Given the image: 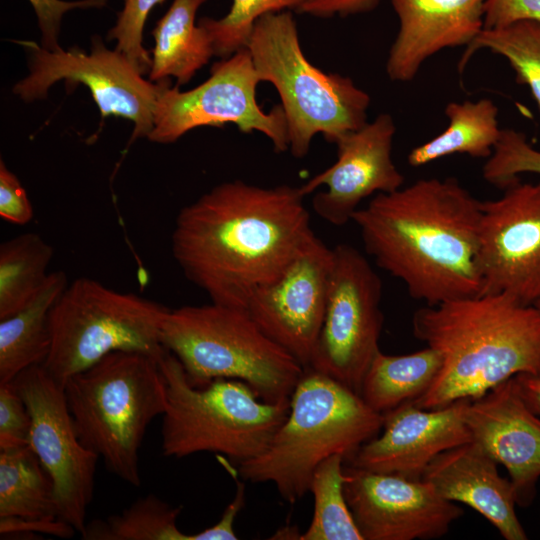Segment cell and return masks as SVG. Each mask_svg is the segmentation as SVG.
Listing matches in <instances>:
<instances>
[{
    "label": "cell",
    "mask_w": 540,
    "mask_h": 540,
    "mask_svg": "<svg viewBox=\"0 0 540 540\" xmlns=\"http://www.w3.org/2000/svg\"><path fill=\"white\" fill-rule=\"evenodd\" d=\"M304 198L286 184L223 182L180 210L172 255L211 302L246 308L314 234Z\"/></svg>",
    "instance_id": "cell-1"
},
{
    "label": "cell",
    "mask_w": 540,
    "mask_h": 540,
    "mask_svg": "<svg viewBox=\"0 0 540 540\" xmlns=\"http://www.w3.org/2000/svg\"><path fill=\"white\" fill-rule=\"evenodd\" d=\"M482 201L457 178H422L353 215L366 252L425 305L482 293Z\"/></svg>",
    "instance_id": "cell-2"
},
{
    "label": "cell",
    "mask_w": 540,
    "mask_h": 540,
    "mask_svg": "<svg viewBox=\"0 0 540 540\" xmlns=\"http://www.w3.org/2000/svg\"><path fill=\"white\" fill-rule=\"evenodd\" d=\"M414 336L436 350L441 368L412 403L437 409L481 398L517 375L540 376V311L506 294L484 293L425 305Z\"/></svg>",
    "instance_id": "cell-3"
},
{
    "label": "cell",
    "mask_w": 540,
    "mask_h": 540,
    "mask_svg": "<svg viewBox=\"0 0 540 540\" xmlns=\"http://www.w3.org/2000/svg\"><path fill=\"white\" fill-rule=\"evenodd\" d=\"M383 414L338 381L306 368L290 397L289 413L265 450L238 465L252 483H272L293 504L307 492L315 469L339 454L350 461L378 435Z\"/></svg>",
    "instance_id": "cell-4"
},
{
    "label": "cell",
    "mask_w": 540,
    "mask_h": 540,
    "mask_svg": "<svg viewBox=\"0 0 540 540\" xmlns=\"http://www.w3.org/2000/svg\"><path fill=\"white\" fill-rule=\"evenodd\" d=\"M64 392L83 445L110 472L139 487V450L146 429L167 406L159 359L137 351L112 352L71 376Z\"/></svg>",
    "instance_id": "cell-5"
},
{
    "label": "cell",
    "mask_w": 540,
    "mask_h": 540,
    "mask_svg": "<svg viewBox=\"0 0 540 540\" xmlns=\"http://www.w3.org/2000/svg\"><path fill=\"white\" fill-rule=\"evenodd\" d=\"M160 338L195 387L236 379L266 402H283L290 400L305 371L242 307L210 302L169 309Z\"/></svg>",
    "instance_id": "cell-6"
},
{
    "label": "cell",
    "mask_w": 540,
    "mask_h": 540,
    "mask_svg": "<svg viewBox=\"0 0 540 540\" xmlns=\"http://www.w3.org/2000/svg\"><path fill=\"white\" fill-rule=\"evenodd\" d=\"M246 48L261 82L279 94L295 158L308 154L317 134L336 144L367 123L369 94L350 77L326 73L306 58L291 11L260 17Z\"/></svg>",
    "instance_id": "cell-7"
},
{
    "label": "cell",
    "mask_w": 540,
    "mask_h": 540,
    "mask_svg": "<svg viewBox=\"0 0 540 540\" xmlns=\"http://www.w3.org/2000/svg\"><path fill=\"white\" fill-rule=\"evenodd\" d=\"M159 363L167 384L161 428L166 457L214 452L239 465L265 450L289 413L290 400L266 402L240 380L191 385L182 364L167 349Z\"/></svg>",
    "instance_id": "cell-8"
},
{
    "label": "cell",
    "mask_w": 540,
    "mask_h": 540,
    "mask_svg": "<svg viewBox=\"0 0 540 540\" xmlns=\"http://www.w3.org/2000/svg\"><path fill=\"white\" fill-rule=\"evenodd\" d=\"M164 305L81 277L70 283L50 312L51 348L42 364L64 387L66 381L115 351H137L159 359L166 348Z\"/></svg>",
    "instance_id": "cell-9"
},
{
    "label": "cell",
    "mask_w": 540,
    "mask_h": 540,
    "mask_svg": "<svg viewBox=\"0 0 540 540\" xmlns=\"http://www.w3.org/2000/svg\"><path fill=\"white\" fill-rule=\"evenodd\" d=\"M260 82L246 47L215 62L209 78L193 89L180 91L167 82L159 94L148 139L167 144L195 128L233 124L245 134H264L278 153L289 150L285 112L281 104L269 112L258 105Z\"/></svg>",
    "instance_id": "cell-10"
},
{
    "label": "cell",
    "mask_w": 540,
    "mask_h": 540,
    "mask_svg": "<svg viewBox=\"0 0 540 540\" xmlns=\"http://www.w3.org/2000/svg\"><path fill=\"white\" fill-rule=\"evenodd\" d=\"M381 299L382 281L366 257L349 244L333 247L325 316L308 368L360 395L380 351Z\"/></svg>",
    "instance_id": "cell-11"
},
{
    "label": "cell",
    "mask_w": 540,
    "mask_h": 540,
    "mask_svg": "<svg viewBox=\"0 0 540 540\" xmlns=\"http://www.w3.org/2000/svg\"><path fill=\"white\" fill-rule=\"evenodd\" d=\"M20 43L30 53L29 74L13 88L22 100L44 98L59 80L83 84L103 118L115 116L133 122L132 140L151 133L157 100L169 79L156 83L144 79L124 54L106 49L101 42L90 53L77 48L50 51L32 41Z\"/></svg>",
    "instance_id": "cell-12"
},
{
    "label": "cell",
    "mask_w": 540,
    "mask_h": 540,
    "mask_svg": "<svg viewBox=\"0 0 540 540\" xmlns=\"http://www.w3.org/2000/svg\"><path fill=\"white\" fill-rule=\"evenodd\" d=\"M11 382L31 416L28 445L52 480L58 517L81 534L93 498L99 456L81 442L64 387L42 365L23 370Z\"/></svg>",
    "instance_id": "cell-13"
},
{
    "label": "cell",
    "mask_w": 540,
    "mask_h": 540,
    "mask_svg": "<svg viewBox=\"0 0 540 540\" xmlns=\"http://www.w3.org/2000/svg\"><path fill=\"white\" fill-rule=\"evenodd\" d=\"M503 190L481 204V294H506L534 305L540 300V182L517 179Z\"/></svg>",
    "instance_id": "cell-14"
},
{
    "label": "cell",
    "mask_w": 540,
    "mask_h": 540,
    "mask_svg": "<svg viewBox=\"0 0 540 540\" xmlns=\"http://www.w3.org/2000/svg\"><path fill=\"white\" fill-rule=\"evenodd\" d=\"M333 264V248L315 233L284 271L259 287L246 309L259 328L305 369L322 328Z\"/></svg>",
    "instance_id": "cell-15"
},
{
    "label": "cell",
    "mask_w": 540,
    "mask_h": 540,
    "mask_svg": "<svg viewBox=\"0 0 540 540\" xmlns=\"http://www.w3.org/2000/svg\"><path fill=\"white\" fill-rule=\"evenodd\" d=\"M345 497L363 540L435 539L463 515L424 479L344 466Z\"/></svg>",
    "instance_id": "cell-16"
},
{
    "label": "cell",
    "mask_w": 540,
    "mask_h": 540,
    "mask_svg": "<svg viewBox=\"0 0 540 540\" xmlns=\"http://www.w3.org/2000/svg\"><path fill=\"white\" fill-rule=\"evenodd\" d=\"M395 133L393 117L381 113L336 143V161L299 186L305 197L326 187L312 199V209L321 219L343 226L352 221L363 200L403 186L404 176L392 157Z\"/></svg>",
    "instance_id": "cell-17"
},
{
    "label": "cell",
    "mask_w": 540,
    "mask_h": 540,
    "mask_svg": "<svg viewBox=\"0 0 540 540\" xmlns=\"http://www.w3.org/2000/svg\"><path fill=\"white\" fill-rule=\"evenodd\" d=\"M467 401L437 409H423L407 402L383 414L382 434L363 444L349 465L421 479L439 454L472 441L463 417Z\"/></svg>",
    "instance_id": "cell-18"
},
{
    "label": "cell",
    "mask_w": 540,
    "mask_h": 540,
    "mask_svg": "<svg viewBox=\"0 0 540 540\" xmlns=\"http://www.w3.org/2000/svg\"><path fill=\"white\" fill-rule=\"evenodd\" d=\"M463 417L472 440L508 471L517 504L530 505L540 479V417L515 378L468 400Z\"/></svg>",
    "instance_id": "cell-19"
},
{
    "label": "cell",
    "mask_w": 540,
    "mask_h": 540,
    "mask_svg": "<svg viewBox=\"0 0 540 540\" xmlns=\"http://www.w3.org/2000/svg\"><path fill=\"white\" fill-rule=\"evenodd\" d=\"M485 1L390 0L399 28L386 61L389 79L409 82L436 53L472 43L484 29Z\"/></svg>",
    "instance_id": "cell-20"
},
{
    "label": "cell",
    "mask_w": 540,
    "mask_h": 540,
    "mask_svg": "<svg viewBox=\"0 0 540 540\" xmlns=\"http://www.w3.org/2000/svg\"><path fill=\"white\" fill-rule=\"evenodd\" d=\"M497 462L475 441L439 454L425 469L422 479L452 502L473 508L486 518L506 540L528 538L515 505L510 480L500 476Z\"/></svg>",
    "instance_id": "cell-21"
},
{
    "label": "cell",
    "mask_w": 540,
    "mask_h": 540,
    "mask_svg": "<svg viewBox=\"0 0 540 540\" xmlns=\"http://www.w3.org/2000/svg\"><path fill=\"white\" fill-rule=\"evenodd\" d=\"M68 286L63 271L50 272L34 297L18 312L0 321V384L23 370L42 365L51 348L50 312Z\"/></svg>",
    "instance_id": "cell-22"
},
{
    "label": "cell",
    "mask_w": 540,
    "mask_h": 540,
    "mask_svg": "<svg viewBox=\"0 0 540 540\" xmlns=\"http://www.w3.org/2000/svg\"><path fill=\"white\" fill-rule=\"evenodd\" d=\"M207 0H174L153 30L150 81L169 77L177 86L188 83L215 56L207 31L196 22L199 8Z\"/></svg>",
    "instance_id": "cell-23"
},
{
    "label": "cell",
    "mask_w": 540,
    "mask_h": 540,
    "mask_svg": "<svg viewBox=\"0 0 540 540\" xmlns=\"http://www.w3.org/2000/svg\"><path fill=\"white\" fill-rule=\"evenodd\" d=\"M449 120L444 131L414 147L407 156L411 167H421L453 154L488 159L497 144L501 130L498 107L488 98L476 101L449 102L445 107Z\"/></svg>",
    "instance_id": "cell-24"
},
{
    "label": "cell",
    "mask_w": 540,
    "mask_h": 540,
    "mask_svg": "<svg viewBox=\"0 0 540 540\" xmlns=\"http://www.w3.org/2000/svg\"><path fill=\"white\" fill-rule=\"evenodd\" d=\"M441 365V355L428 346L405 355H387L380 350L364 376L360 396L371 409L385 414L421 397Z\"/></svg>",
    "instance_id": "cell-25"
},
{
    "label": "cell",
    "mask_w": 540,
    "mask_h": 540,
    "mask_svg": "<svg viewBox=\"0 0 540 540\" xmlns=\"http://www.w3.org/2000/svg\"><path fill=\"white\" fill-rule=\"evenodd\" d=\"M0 517H58L52 480L29 445L0 449Z\"/></svg>",
    "instance_id": "cell-26"
},
{
    "label": "cell",
    "mask_w": 540,
    "mask_h": 540,
    "mask_svg": "<svg viewBox=\"0 0 540 540\" xmlns=\"http://www.w3.org/2000/svg\"><path fill=\"white\" fill-rule=\"evenodd\" d=\"M53 256V247L33 232L0 245V320L18 312L39 291Z\"/></svg>",
    "instance_id": "cell-27"
},
{
    "label": "cell",
    "mask_w": 540,
    "mask_h": 540,
    "mask_svg": "<svg viewBox=\"0 0 540 540\" xmlns=\"http://www.w3.org/2000/svg\"><path fill=\"white\" fill-rule=\"evenodd\" d=\"M345 459L335 454L314 471L309 492L314 498L312 521L300 540H363L345 497Z\"/></svg>",
    "instance_id": "cell-28"
},
{
    "label": "cell",
    "mask_w": 540,
    "mask_h": 540,
    "mask_svg": "<svg viewBox=\"0 0 540 540\" xmlns=\"http://www.w3.org/2000/svg\"><path fill=\"white\" fill-rule=\"evenodd\" d=\"M181 506L173 507L153 494L138 498L120 514L86 523L85 540H189L177 526Z\"/></svg>",
    "instance_id": "cell-29"
},
{
    "label": "cell",
    "mask_w": 540,
    "mask_h": 540,
    "mask_svg": "<svg viewBox=\"0 0 540 540\" xmlns=\"http://www.w3.org/2000/svg\"><path fill=\"white\" fill-rule=\"evenodd\" d=\"M487 49L506 59L519 84L526 85L540 112V22L519 21L505 27L483 29L466 46L458 70L462 73L479 50Z\"/></svg>",
    "instance_id": "cell-30"
},
{
    "label": "cell",
    "mask_w": 540,
    "mask_h": 540,
    "mask_svg": "<svg viewBox=\"0 0 540 540\" xmlns=\"http://www.w3.org/2000/svg\"><path fill=\"white\" fill-rule=\"evenodd\" d=\"M305 0H232L226 15L198 20L208 33L215 56L228 57L245 48L255 22L262 16L297 11Z\"/></svg>",
    "instance_id": "cell-31"
},
{
    "label": "cell",
    "mask_w": 540,
    "mask_h": 540,
    "mask_svg": "<svg viewBox=\"0 0 540 540\" xmlns=\"http://www.w3.org/2000/svg\"><path fill=\"white\" fill-rule=\"evenodd\" d=\"M524 173L540 175V150L528 142L524 133L502 129L492 155L483 166V178L503 189Z\"/></svg>",
    "instance_id": "cell-32"
},
{
    "label": "cell",
    "mask_w": 540,
    "mask_h": 540,
    "mask_svg": "<svg viewBox=\"0 0 540 540\" xmlns=\"http://www.w3.org/2000/svg\"><path fill=\"white\" fill-rule=\"evenodd\" d=\"M164 0H124L114 27L108 33V40H116V49L124 54L142 73L150 71L152 58L143 47V29L149 13Z\"/></svg>",
    "instance_id": "cell-33"
},
{
    "label": "cell",
    "mask_w": 540,
    "mask_h": 540,
    "mask_svg": "<svg viewBox=\"0 0 540 540\" xmlns=\"http://www.w3.org/2000/svg\"><path fill=\"white\" fill-rule=\"evenodd\" d=\"M31 416L12 382L0 384V449L29 443Z\"/></svg>",
    "instance_id": "cell-34"
},
{
    "label": "cell",
    "mask_w": 540,
    "mask_h": 540,
    "mask_svg": "<svg viewBox=\"0 0 540 540\" xmlns=\"http://www.w3.org/2000/svg\"><path fill=\"white\" fill-rule=\"evenodd\" d=\"M34 9L41 31L42 47L56 51L61 47L58 44V35L61 21L66 12L75 8L102 7L107 0H28Z\"/></svg>",
    "instance_id": "cell-35"
},
{
    "label": "cell",
    "mask_w": 540,
    "mask_h": 540,
    "mask_svg": "<svg viewBox=\"0 0 540 540\" xmlns=\"http://www.w3.org/2000/svg\"><path fill=\"white\" fill-rule=\"evenodd\" d=\"M0 216L25 225L33 217V207L19 179L0 161Z\"/></svg>",
    "instance_id": "cell-36"
},
{
    "label": "cell",
    "mask_w": 540,
    "mask_h": 540,
    "mask_svg": "<svg viewBox=\"0 0 540 540\" xmlns=\"http://www.w3.org/2000/svg\"><path fill=\"white\" fill-rule=\"evenodd\" d=\"M519 21L540 22V0H486L484 29L505 27Z\"/></svg>",
    "instance_id": "cell-37"
},
{
    "label": "cell",
    "mask_w": 540,
    "mask_h": 540,
    "mask_svg": "<svg viewBox=\"0 0 540 540\" xmlns=\"http://www.w3.org/2000/svg\"><path fill=\"white\" fill-rule=\"evenodd\" d=\"M75 532L76 530L72 525L60 518L0 517V535L2 537L40 533L60 538H71Z\"/></svg>",
    "instance_id": "cell-38"
},
{
    "label": "cell",
    "mask_w": 540,
    "mask_h": 540,
    "mask_svg": "<svg viewBox=\"0 0 540 540\" xmlns=\"http://www.w3.org/2000/svg\"><path fill=\"white\" fill-rule=\"evenodd\" d=\"M382 0H305L298 12L318 18L347 17L369 13Z\"/></svg>",
    "instance_id": "cell-39"
},
{
    "label": "cell",
    "mask_w": 540,
    "mask_h": 540,
    "mask_svg": "<svg viewBox=\"0 0 540 540\" xmlns=\"http://www.w3.org/2000/svg\"><path fill=\"white\" fill-rule=\"evenodd\" d=\"M233 478L236 483V492L233 500L223 511L220 519L213 526L206 528L198 533L190 534L189 540H236L238 537L234 532V522L245 504V485L237 480L233 470Z\"/></svg>",
    "instance_id": "cell-40"
},
{
    "label": "cell",
    "mask_w": 540,
    "mask_h": 540,
    "mask_svg": "<svg viewBox=\"0 0 540 540\" xmlns=\"http://www.w3.org/2000/svg\"><path fill=\"white\" fill-rule=\"evenodd\" d=\"M514 378L529 406L540 415V376L521 374Z\"/></svg>",
    "instance_id": "cell-41"
},
{
    "label": "cell",
    "mask_w": 540,
    "mask_h": 540,
    "mask_svg": "<svg viewBox=\"0 0 540 540\" xmlns=\"http://www.w3.org/2000/svg\"><path fill=\"white\" fill-rule=\"evenodd\" d=\"M534 305H535V306L538 308V310L540 311V300L537 301Z\"/></svg>",
    "instance_id": "cell-42"
}]
</instances>
